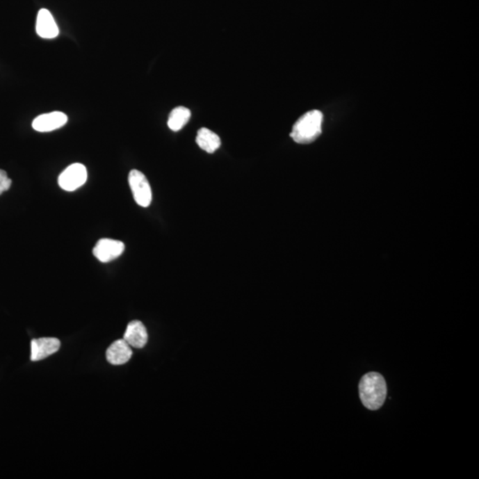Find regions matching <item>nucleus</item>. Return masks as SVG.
<instances>
[{
  "mask_svg": "<svg viewBox=\"0 0 479 479\" xmlns=\"http://www.w3.org/2000/svg\"><path fill=\"white\" fill-rule=\"evenodd\" d=\"M359 398L369 410H378L384 405L387 395V385L384 376L376 372L362 376L359 384Z\"/></svg>",
  "mask_w": 479,
  "mask_h": 479,
  "instance_id": "obj_1",
  "label": "nucleus"
},
{
  "mask_svg": "<svg viewBox=\"0 0 479 479\" xmlns=\"http://www.w3.org/2000/svg\"><path fill=\"white\" fill-rule=\"evenodd\" d=\"M323 115L319 111H311L298 119L291 136L298 144H309L318 139L321 134Z\"/></svg>",
  "mask_w": 479,
  "mask_h": 479,
  "instance_id": "obj_2",
  "label": "nucleus"
},
{
  "mask_svg": "<svg viewBox=\"0 0 479 479\" xmlns=\"http://www.w3.org/2000/svg\"><path fill=\"white\" fill-rule=\"evenodd\" d=\"M128 181L137 204L144 208L149 207L152 202V190L146 176L140 170H133L129 173Z\"/></svg>",
  "mask_w": 479,
  "mask_h": 479,
  "instance_id": "obj_3",
  "label": "nucleus"
},
{
  "mask_svg": "<svg viewBox=\"0 0 479 479\" xmlns=\"http://www.w3.org/2000/svg\"><path fill=\"white\" fill-rule=\"evenodd\" d=\"M88 181V170L82 163H73L59 176L58 183L63 190L72 192L81 188Z\"/></svg>",
  "mask_w": 479,
  "mask_h": 479,
  "instance_id": "obj_4",
  "label": "nucleus"
},
{
  "mask_svg": "<svg viewBox=\"0 0 479 479\" xmlns=\"http://www.w3.org/2000/svg\"><path fill=\"white\" fill-rule=\"evenodd\" d=\"M125 246L121 241L104 238L99 241L92 250L93 256L102 263L117 259L124 252Z\"/></svg>",
  "mask_w": 479,
  "mask_h": 479,
  "instance_id": "obj_5",
  "label": "nucleus"
},
{
  "mask_svg": "<svg viewBox=\"0 0 479 479\" xmlns=\"http://www.w3.org/2000/svg\"><path fill=\"white\" fill-rule=\"evenodd\" d=\"M60 347V340L54 337L33 339L31 345V359L32 362L42 361L57 352Z\"/></svg>",
  "mask_w": 479,
  "mask_h": 479,
  "instance_id": "obj_6",
  "label": "nucleus"
},
{
  "mask_svg": "<svg viewBox=\"0 0 479 479\" xmlns=\"http://www.w3.org/2000/svg\"><path fill=\"white\" fill-rule=\"evenodd\" d=\"M67 117L63 112L54 111L38 115L32 123L33 129L40 133H48L59 129L67 124Z\"/></svg>",
  "mask_w": 479,
  "mask_h": 479,
  "instance_id": "obj_7",
  "label": "nucleus"
},
{
  "mask_svg": "<svg viewBox=\"0 0 479 479\" xmlns=\"http://www.w3.org/2000/svg\"><path fill=\"white\" fill-rule=\"evenodd\" d=\"M131 356H133V350L124 339L115 341L106 352L107 361L115 366L125 364L130 361Z\"/></svg>",
  "mask_w": 479,
  "mask_h": 479,
  "instance_id": "obj_8",
  "label": "nucleus"
},
{
  "mask_svg": "<svg viewBox=\"0 0 479 479\" xmlns=\"http://www.w3.org/2000/svg\"><path fill=\"white\" fill-rule=\"evenodd\" d=\"M36 31L38 36L46 40H52L59 35V28L47 9H41L38 12Z\"/></svg>",
  "mask_w": 479,
  "mask_h": 479,
  "instance_id": "obj_9",
  "label": "nucleus"
},
{
  "mask_svg": "<svg viewBox=\"0 0 479 479\" xmlns=\"http://www.w3.org/2000/svg\"><path fill=\"white\" fill-rule=\"evenodd\" d=\"M124 339L131 347L143 348L147 345V339H149L146 327L140 320L131 321L128 324L127 329L125 330Z\"/></svg>",
  "mask_w": 479,
  "mask_h": 479,
  "instance_id": "obj_10",
  "label": "nucleus"
},
{
  "mask_svg": "<svg viewBox=\"0 0 479 479\" xmlns=\"http://www.w3.org/2000/svg\"><path fill=\"white\" fill-rule=\"evenodd\" d=\"M195 140L199 147L209 154H213L220 149L221 145L220 136L207 128H201L197 131Z\"/></svg>",
  "mask_w": 479,
  "mask_h": 479,
  "instance_id": "obj_11",
  "label": "nucleus"
},
{
  "mask_svg": "<svg viewBox=\"0 0 479 479\" xmlns=\"http://www.w3.org/2000/svg\"><path fill=\"white\" fill-rule=\"evenodd\" d=\"M191 118V111L188 108L177 107L170 112L168 127L173 131H179L185 127Z\"/></svg>",
  "mask_w": 479,
  "mask_h": 479,
  "instance_id": "obj_12",
  "label": "nucleus"
},
{
  "mask_svg": "<svg viewBox=\"0 0 479 479\" xmlns=\"http://www.w3.org/2000/svg\"><path fill=\"white\" fill-rule=\"evenodd\" d=\"M12 181L8 178V173L5 170H0V195L8 191L11 188Z\"/></svg>",
  "mask_w": 479,
  "mask_h": 479,
  "instance_id": "obj_13",
  "label": "nucleus"
}]
</instances>
